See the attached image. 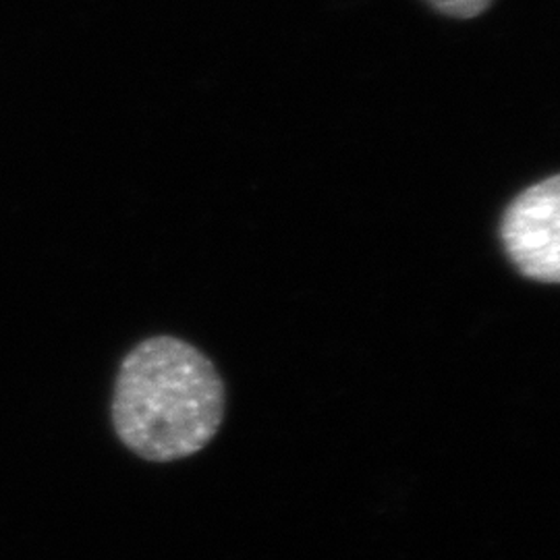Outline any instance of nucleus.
Masks as SVG:
<instances>
[{
  "label": "nucleus",
  "mask_w": 560,
  "mask_h": 560,
  "mask_svg": "<svg viewBox=\"0 0 560 560\" xmlns=\"http://www.w3.org/2000/svg\"><path fill=\"white\" fill-rule=\"evenodd\" d=\"M441 13H446L451 18H460V20H469L480 15L481 11H486V7L492 0H430Z\"/></svg>",
  "instance_id": "obj_3"
},
{
  "label": "nucleus",
  "mask_w": 560,
  "mask_h": 560,
  "mask_svg": "<svg viewBox=\"0 0 560 560\" xmlns=\"http://www.w3.org/2000/svg\"><path fill=\"white\" fill-rule=\"evenodd\" d=\"M501 241L525 279L560 282V179L555 175L525 189L506 208Z\"/></svg>",
  "instance_id": "obj_2"
},
{
  "label": "nucleus",
  "mask_w": 560,
  "mask_h": 560,
  "mask_svg": "<svg viewBox=\"0 0 560 560\" xmlns=\"http://www.w3.org/2000/svg\"><path fill=\"white\" fill-rule=\"evenodd\" d=\"M224 418V384L200 349L175 337L140 342L120 363L113 423L120 442L154 463L187 459Z\"/></svg>",
  "instance_id": "obj_1"
}]
</instances>
